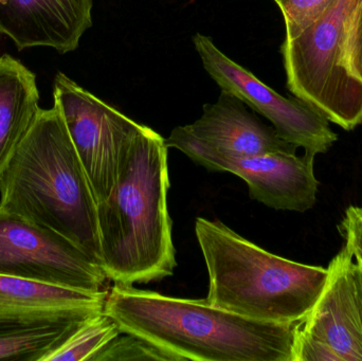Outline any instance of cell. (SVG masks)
<instances>
[{
  "mask_svg": "<svg viewBox=\"0 0 362 361\" xmlns=\"http://www.w3.org/2000/svg\"><path fill=\"white\" fill-rule=\"evenodd\" d=\"M165 139L142 125L110 194L97 203L101 267L110 281L133 285L174 275Z\"/></svg>",
  "mask_w": 362,
  "mask_h": 361,
  "instance_id": "6da1fadb",
  "label": "cell"
},
{
  "mask_svg": "<svg viewBox=\"0 0 362 361\" xmlns=\"http://www.w3.org/2000/svg\"><path fill=\"white\" fill-rule=\"evenodd\" d=\"M104 313L174 361H293L295 324L255 321L211 307L115 283Z\"/></svg>",
  "mask_w": 362,
  "mask_h": 361,
  "instance_id": "7a4b0ae2",
  "label": "cell"
},
{
  "mask_svg": "<svg viewBox=\"0 0 362 361\" xmlns=\"http://www.w3.org/2000/svg\"><path fill=\"white\" fill-rule=\"evenodd\" d=\"M0 208L59 233L101 266L97 201L57 104L40 108L0 174Z\"/></svg>",
  "mask_w": 362,
  "mask_h": 361,
  "instance_id": "3957f363",
  "label": "cell"
},
{
  "mask_svg": "<svg viewBox=\"0 0 362 361\" xmlns=\"http://www.w3.org/2000/svg\"><path fill=\"white\" fill-rule=\"evenodd\" d=\"M195 233L208 269L211 307L255 321L295 324L327 283V268L270 254L219 220L198 218Z\"/></svg>",
  "mask_w": 362,
  "mask_h": 361,
  "instance_id": "277c9868",
  "label": "cell"
},
{
  "mask_svg": "<svg viewBox=\"0 0 362 361\" xmlns=\"http://www.w3.org/2000/svg\"><path fill=\"white\" fill-rule=\"evenodd\" d=\"M361 13L362 0H333L281 48L289 90L346 131L362 123V81L351 66Z\"/></svg>",
  "mask_w": 362,
  "mask_h": 361,
  "instance_id": "5b68a950",
  "label": "cell"
},
{
  "mask_svg": "<svg viewBox=\"0 0 362 361\" xmlns=\"http://www.w3.org/2000/svg\"><path fill=\"white\" fill-rule=\"evenodd\" d=\"M72 143L97 203L112 192L121 162L142 125L59 72L53 85Z\"/></svg>",
  "mask_w": 362,
  "mask_h": 361,
  "instance_id": "8992f818",
  "label": "cell"
},
{
  "mask_svg": "<svg viewBox=\"0 0 362 361\" xmlns=\"http://www.w3.org/2000/svg\"><path fill=\"white\" fill-rule=\"evenodd\" d=\"M0 275L103 292L100 265L63 235L0 208Z\"/></svg>",
  "mask_w": 362,
  "mask_h": 361,
  "instance_id": "52a82bcc",
  "label": "cell"
},
{
  "mask_svg": "<svg viewBox=\"0 0 362 361\" xmlns=\"http://www.w3.org/2000/svg\"><path fill=\"white\" fill-rule=\"evenodd\" d=\"M194 46L204 69L221 90L235 95L274 125L285 141L304 148L306 154H325L337 141L329 121L300 99H288L262 83L255 74L226 57L212 38L197 33Z\"/></svg>",
  "mask_w": 362,
  "mask_h": 361,
  "instance_id": "ba28073f",
  "label": "cell"
},
{
  "mask_svg": "<svg viewBox=\"0 0 362 361\" xmlns=\"http://www.w3.org/2000/svg\"><path fill=\"white\" fill-rule=\"evenodd\" d=\"M354 258L344 244L310 313L296 324L293 361H362V318Z\"/></svg>",
  "mask_w": 362,
  "mask_h": 361,
  "instance_id": "9c48e42d",
  "label": "cell"
},
{
  "mask_svg": "<svg viewBox=\"0 0 362 361\" xmlns=\"http://www.w3.org/2000/svg\"><path fill=\"white\" fill-rule=\"evenodd\" d=\"M183 154L206 170L229 172L242 178L251 199L272 209L305 212L316 203L319 182L314 155L274 152L231 156L194 150Z\"/></svg>",
  "mask_w": 362,
  "mask_h": 361,
  "instance_id": "30bf717a",
  "label": "cell"
},
{
  "mask_svg": "<svg viewBox=\"0 0 362 361\" xmlns=\"http://www.w3.org/2000/svg\"><path fill=\"white\" fill-rule=\"evenodd\" d=\"M165 144L182 153L194 150L231 156L297 153L298 148L249 112L242 100L226 91L216 103L204 105L202 116L193 124L174 129Z\"/></svg>",
  "mask_w": 362,
  "mask_h": 361,
  "instance_id": "8fae6325",
  "label": "cell"
},
{
  "mask_svg": "<svg viewBox=\"0 0 362 361\" xmlns=\"http://www.w3.org/2000/svg\"><path fill=\"white\" fill-rule=\"evenodd\" d=\"M93 0H0V30L19 51L46 47L65 54L93 25Z\"/></svg>",
  "mask_w": 362,
  "mask_h": 361,
  "instance_id": "7c38bea8",
  "label": "cell"
},
{
  "mask_svg": "<svg viewBox=\"0 0 362 361\" xmlns=\"http://www.w3.org/2000/svg\"><path fill=\"white\" fill-rule=\"evenodd\" d=\"M107 292H86L0 275V321L84 318L104 311Z\"/></svg>",
  "mask_w": 362,
  "mask_h": 361,
  "instance_id": "4fadbf2b",
  "label": "cell"
},
{
  "mask_svg": "<svg viewBox=\"0 0 362 361\" xmlns=\"http://www.w3.org/2000/svg\"><path fill=\"white\" fill-rule=\"evenodd\" d=\"M36 76L18 59L0 57V174L40 110Z\"/></svg>",
  "mask_w": 362,
  "mask_h": 361,
  "instance_id": "5bb4252c",
  "label": "cell"
},
{
  "mask_svg": "<svg viewBox=\"0 0 362 361\" xmlns=\"http://www.w3.org/2000/svg\"><path fill=\"white\" fill-rule=\"evenodd\" d=\"M88 317L35 322L0 321V360L42 361Z\"/></svg>",
  "mask_w": 362,
  "mask_h": 361,
  "instance_id": "9a60e30c",
  "label": "cell"
},
{
  "mask_svg": "<svg viewBox=\"0 0 362 361\" xmlns=\"http://www.w3.org/2000/svg\"><path fill=\"white\" fill-rule=\"evenodd\" d=\"M120 334L116 320L104 311L100 312L84 320L42 361H91L100 350Z\"/></svg>",
  "mask_w": 362,
  "mask_h": 361,
  "instance_id": "2e32d148",
  "label": "cell"
},
{
  "mask_svg": "<svg viewBox=\"0 0 362 361\" xmlns=\"http://www.w3.org/2000/svg\"><path fill=\"white\" fill-rule=\"evenodd\" d=\"M127 360L174 361L171 356L151 345L148 341L127 333H121L119 336L112 339L91 360V361Z\"/></svg>",
  "mask_w": 362,
  "mask_h": 361,
  "instance_id": "e0dca14e",
  "label": "cell"
},
{
  "mask_svg": "<svg viewBox=\"0 0 362 361\" xmlns=\"http://www.w3.org/2000/svg\"><path fill=\"white\" fill-rule=\"evenodd\" d=\"M284 16L285 40H293L310 27L333 0H274Z\"/></svg>",
  "mask_w": 362,
  "mask_h": 361,
  "instance_id": "ac0fdd59",
  "label": "cell"
},
{
  "mask_svg": "<svg viewBox=\"0 0 362 361\" xmlns=\"http://www.w3.org/2000/svg\"><path fill=\"white\" fill-rule=\"evenodd\" d=\"M356 264L362 267V207L350 206L338 226Z\"/></svg>",
  "mask_w": 362,
  "mask_h": 361,
  "instance_id": "d6986e66",
  "label": "cell"
},
{
  "mask_svg": "<svg viewBox=\"0 0 362 361\" xmlns=\"http://www.w3.org/2000/svg\"><path fill=\"white\" fill-rule=\"evenodd\" d=\"M355 283H356L357 296H358L359 307L362 318V267L355 264L354 266Z\"/></svg>",
  "mask_w": 362,
  "mask_h": 361,
  "instance_id": "ffe728a7",
  "label": "cell"
},
{
  "mask_svg": "<svg viewBox=\"0 0 362 361\" xmlns=\"http://www.w3.org/2000/svg\"><path fill=\"white\" fill-rule=\"evenodd\" d=\"M2 36H4V33H2L1 30H0V40H1Z\"/></svg>",
  "mask_w": 362,
  "mask_h": 361,
  "instance_id": "44dd1931",
  "label": "cell"
}]
</instances>
